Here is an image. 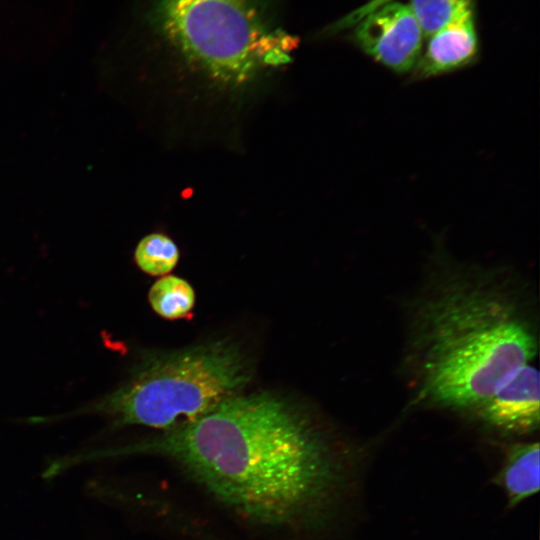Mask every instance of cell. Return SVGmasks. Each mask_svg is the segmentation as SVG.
Listing matches in <instances>:
<instances>
[{"mask_svg": "<svg viewBox=\"0 0 540 540\" xmlns=\"http://www.w3.org/2000/svg\"><path fill=\"white\" fill-rule=\"evenodd\" d=\"M128 454L171 460L243 520L288 532L324 528L356 479L350 451L271 392L237 394L190 422L96 456Z\"/></svg>", "mask_w": 540, "mask_h": 540, "instance_id": "cell-1", "label": "cell"}, {"mask_svg": "<svg viewBox=\"0 0 540 540\" xmlns=\"http://www.w3.org/2000/svg\"><path fill=\"white\" fill-rule=\"evenodd\" d=\"M147 22L175 76L165 99L203 116L245 108L299 42L270 0H153Z\"/></svg>", "mask_w": 540, "mask_h": 540, "instance_id": "cell-2", "label": "cell"}, {"mask_svg": "<svg viewBox=\"0 0 540 540\" xmlns=\"http://www.w3.org/2000/svg\"><path fill=\"white\" fill-rule=\"evenodd\" d=\"M419 312L421 388L432 403L477 409L537 353L517 299L497 283L450 275Z\"/></svg>", "mask_w": 540, "mask_h": 540, "instance_id": "cell-3", "label": "cell"}, {"mask_svg": "<svg viewBox=\"0 0 540 540\" xmlns=\"http://www.w3.org/2000/svg\"><path fill=\"white\" fill-rule=\"evenodd\" d=\"M251 372L241 348L228 340L147 353L130 377L91 411L108 415L117 427L142 425L164 431L240 394Z\"/></svg>", "mask_w": 540, "mask_h": 540, "instance_id": "cell-4", "label": "cell"}, {"mask_svg": "<svg viewBox=\"0 0 540 540\" xmlns=\"http://www.w3.org/2000/svg\"><path fill=\"white\" fill-rule=\"evenodd\" d=\"M353 27L357 45L377 62L397 73L416 65L424 37L407 4L387 2Z\"/></svg>", "mask_w": 540, "mask_h": 540, "instance_id": "cell-5", "label": "cell"}, {"mask_svg": "<svg viewBox=\"0 0 540 540\" xmlns=\"http://www.w3.org/2000/svg\"><path fill=\"white\" fill-rule=\"evenodd\" d=\"M483 423L503 434L523 435L539 426V372L531 363L522 367L479 408Z\"/></svg>", "mask_w": 540, "mask_h": 540, "instance_id": "cell-6", "label": "cell"}, {"mask_svg": "<svg viewBox=\"0 0 540 540\" xmlns=\"http://www.w3.org/2000/svg\"><path fill=\"white\" fill-rule=\"evenodd\" d=\"M428 39L425 51L414 66L417 79L442 75L469 65L478 53L473 11L453 20Z\"/></svg>", "mask_w": 540, "mask_h": 540, "instance_id": "cell-7", "label": "cell"}, {"mask_svg": "<svg viewBox=\"0 0 540 540\" xmlns=\"http://www.w3.org/2000/svg\"><path fill=\"white\" fill-rule=\"evenodd\" d=\"M539 454L538 442L516 443L508 449L492 481L504 491L509 508L539 491Z\"/></svg>", "mask_w": 540, "mask_h": 540, "instance_id": "cell-8", "label": "cell"}, {"mask_svg": "<svg viewBox=\"0 0 540 540\" xmlns=\"http://www.w3.org/2000/svg\"><path fill=\"white\" fill-rule=\"evenodd\" d=\"M195 300V291L191 284L174 275L158 279L148 292V301L153 311L168 320L191 315Z\"/></svg>", "mask_w": 540, "mask_h": 540, "instance_id": "cell-9", "label": "cell"}, {"mask_svg": "<svg viewBox=\"0 0 540 540\" xmlns=\"http://www.w3.org/2000/svg\"><path fill=\"white\" fill-rule=\"evenodd\" d=\"M472 0H409L423 37L429 38L460 16L472 12Z\"/></svg>", "mask_w": 540, "mask_h": 540, "instance_id": "cell-10", "label": "cell"}, {"mask_svg": "<svg viewBox=\"0 0 540 540\" xmlns=\"http://www.w3.org/2000/svg\"><path fill=\"white\" fill-rule=\"evenodd\" d=\"M134 259L144 273L152 276H164L177 265L179 250L168 236L152 233L139 241Z\"/></svg>", "mask_w": 540, "mask_h": 540, "instance_id": "cell-11", "label": "cell"}, {"mask_svg": "<svg viewBox=\"0 0 540 540\" xmlns=\"http://www.w3.org/2000/svg\"><path fill=\"white\" fill-rule=\"evenodd\" d=\"M390 1L393 0H369L363 5L359 6L355 10L349 12L348 14L337 20L328 28V30L330 33H337L342 30L351 28L355 24H357L364 16Z\"/></svg>", "mask_w": 540, "mask_h": 540, "instance_id": "cell-12", "label": "cell"}]
</instances>
